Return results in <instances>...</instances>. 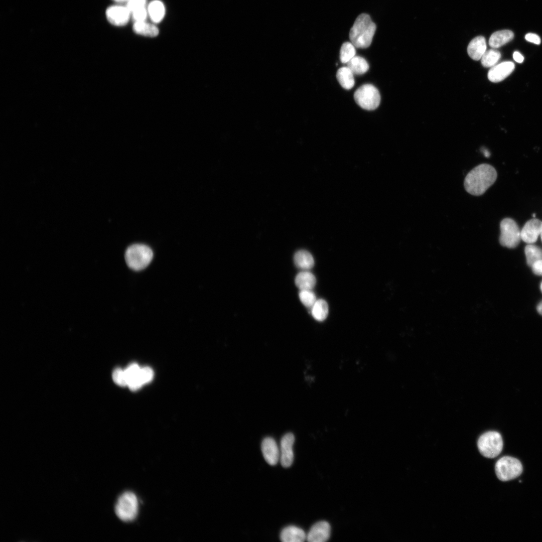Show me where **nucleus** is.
I'll list each match as a JSON object with an SVG mask.
<instances>
[{
	"mask_svg": "<svg viewBox=\"0 0 542 542\" xmlns=\"http://www.w3.org/2000/svg\"><path fill=\"white\" fill-rule=\"evenodd\" d=\"M497 176L493 167L487 164H480L466 175L464 183L465 189L471 195H481L495 182Z\"/></svg>",
	"mask_w": 542,
	"mask_h": 542,
	"instance_id": "obj_1",
	"label": "nucleus"
},
{
	"mask_svg": "<svg viewBox=\"0 0 542 542\" xmlns=\"http://www.w3.org/2000/svg\"><path fill=\"white\" fill-rule=\"evenodd\" d=\"M376 28L375 24L368 15L360 14L356 19L350 30L351 42L356 48L368 47L372 42Z\"/></svg>",
	"mask_w": 542,
	"mask_h": 542,
	"instance_id": "obj_2",
	"label": "nucleus"
},
{
	"mask_svg": "<svg viewBox=\"0 0 542 542\" xmlns=\"http://www.w3.org/2000/svg\"><path fill=\"white\" fill-rule=\"evenodd\" d=\"M153 253L148 246L142 244H134L129 246L125 251V259L127 265L135 270L146 268L151 261Z\"/></svg>",
	"mask_w": 542,
	"mask_h": 542,
	"instance_id": "obj_3",
	"label": "nucleus"
},
{
	"mask_svg": "<svg viewBox=\"0 0 542 542\" xmlns=\"http://www.w3.org/2000/svg\"><path fill=\"white\" fill-rule=\"evenodd\" d=\"M477 447L483 456L488 458H495L502 450V437L497 432H487L479 437L477 441Z\"/></svg>",
	"mask_w": 542,
	"mask_h": 542,
	"instance_id": "obj_4",
	"label": "nucleus"
},
{
	"mask_svg": "<svg viewBox=\"0 0 542 542\" xmlns=\"http://www.w3.org/2000/svg\"><path fill=\"white\" fill-rule=\"evenodd\" d=\"M138 501L136 495L131 492H125L118 498L115 506L117 516L122 521L129 522L133 520L138 512Z\"/></svg>",
	"mask_w": 542,
	"mask_h": 542,
	"instance_id": "obj_5",
	"label": "nucleus"
},
{
	"mask_svg": "<svg viewBox=\"0 0 542 542\" xmlns=\"http://www.w3.org/2000/svg\"><path fill=\"white\" fill-rule=\"evenodd\" d=\"M522 466L517 459L504 456L500 458L495 465V472L497 478L502 481H507L520 476Z\"/></svg>",
	"mask_w": 542,
	"mask_h": 542,
	"instance_id": "obj_6",
	"label": "nucleus"
},
{
	"mask_svg": "<svg viewBox=\"0 0 542 542\" xmlns=\"http://www.w3.org/2000/svg\"><path fill=\"white\" fill-rule=\"evenodd\" d=\"M354 98L357 104L362 108L372 110L376 109L380 102V95L378 89L373 85L364 84L354 92Z\"/></svg>",
	"mask_w": 542,
	"mask_h": 542,
	"instance_id": "obj_7",
	"label": "nucleus"
},
{
	"mask_svg": "<svg viewBox=\"0 0 542 542\" xmlns=\"http://www.w3.org/2000/svg\"><path fill=\"white\" fill-rule=\"evenodd\" d=\"M499 242L501 245L513 248L519 243L520 231L516 222L511 218L503 219L500 224Z\"/></svg>",
	"mask_w": 542,
	"mask_h": 542,
	"instance_id": "obj_8",
	"label": "nucleus"
},
{
	"mask_svg": "<svg viewBox=\"0 0 542 542\" xmlns=\"http://www.w3.org/2000/svg\"><path fill=\"white\" fill-rule=\"evenodd\" d=\"M295 437L291 433L285 434L281 440L280 460L282 466L285 468L289 467L293 463L294 460L293 447Z\"/></svg>",
	"mask_w": 542,
	"mask_h": 542,
	"instance_id": "obj_9",
	"label": "nucleus"
},
{
	"mask_svg": "<svg viewBox=\"0 0 542 542\" xmlns=\"http://www.w3.org/2000/svg\"><path fill=\"white\" fill-rule=\"evenodd\" d=\"M105 14L110 24L116 26H122L128 23L131 13L126 6L115 5L108 7Z\"/></svg>",
	"mask_w": 542,
	"mask_h": 542,
	"instance_id": "obj_10",
	"label": "nucleus"
},
{
	"mask_svg": "<svg viewBox=\"0 0 542 542\" xmlns=\"http://www.w3.org/2000/svg\"><path fill=\"white\" fill-rule=\"evenodd\" d=\"M542 221L537 218L527 221L520 231L521 239L528 244L536 242L540 236Z\"/></svg>",
	"mask_w": 542,
	"mask_h": 542,
	"instance_id": "obj_11",
	"label": "nucleus"
},
{
	"mask_svg": "<svg viewBox=\"0 0 542 542\" xmlns=\"http://www.w3.org/2000/svg\"><path fill=\"white\" fill-rule=\"evenodd\" d=\"M330 525L328 522L319 521L312 526L306 539L309 542L326 541L330 537Z\"/></svg>",
	"mask_w": 542,
	"mask_h": 542,
	"instance_id": "obj_12",
	"label": "nucleus"
},
{
	"mask_svg": "<svg viewBox=\"0 0 542 542\" xmlns=\"http://www.w3.org/2000/svg\"><path fill=\"white\" fill-rule=\"evenodd\" d=\"M261 451L266 462L274 466L280 460V449L275 440L270 437L264 438L261 443Z\"/></svg>",
	"mask_w": 542,
	"mask_h": 542,
	"instance_id": "obj_13",
	"label": "nucleus"
},
{
	"mask_svg": "<svg viewBox=\"0 0 542 542\" xmlns=\"http://www.w3.org/2000/svg\"><path fill=\"white\" fill-rule=\"evenodd\" d=\"M514 64L511 61H504L492 67L489 70L488 79L494 83L500 82L507 77L514 70Z\"/></svg>",
	"mask_w": 542,
	"mask_h": 542,
	"instance_id": "obj_14",
	"label": "nucleus"
},
{
	"mask_svg": "<svg viewBox=\"0 0 542 542\" xmlns=\"http://www.w3.org/2000/svg\"><path fill=\"white\" fill-rule=\"evenodd\" d=\"M487 45L485 38L479 36L473 39L467 47V53L471 58L475 61L481 59L486 51Z\"/></svg>",
	"mask_w": 542,
	"mask_h": 542,
	"instance_id": "obj_15",
	"label": "nucleus"
},
{
	"mask_svg": "<svg viewBox=\"0 0 542 542\" xmlns=\"http://www.w3.org/2000/svg\"><path fill=\"white\" fill-rule=\"evenodd\" d=\"M306 537L307 535L302 529L293 525L285 527L280 534V539L283 542H302Z\"/></svg>",
	"mask_w": 542,
	"mask_h": 542,
	"instance_id": "obj_16",
	"label": "nucleus"
},
{
	"mask_svg": "<svg viewBox=\"0 0 542 542\" xmlns=\"http://www.w3.org/2000/svg\"><path fill=\"white\" fill-rule=\"evenodd\" d=\"M514 37L512 31L503 30L494 32L489 40V45L492 48H498L510 42Z\"/></svg>",
	"mask_w": 542,
	"mask_h": 542,
	"instance_id": "obj_17",
	"label": "nucleus"
},
{
	"mask_svg": "<svg viewBox=\"0 0 542 542\" xmlns=\"http://www.w3.org/2000/svg\"><path fill=\"white\" fill-rule=\"evenodd\" d=\"M296 266L303 270H308L314 265V259L312 254L307 250H300L294 256Z\"/></svg>",
	"mask_w": 542,
	"mask_h": 542,
	"instance_id": "obj_18",
	"label": "nucleus"
},
{
	"mask_svg": "<svg viewBox=\"0 0 542 542\" xmlns=\"http://www.w3.org/2000/svg\"><path fill=\"white\" fill-rule=\"evenodd\" d=\"M295 283L300 290H312L316 285V279L311 272L302 270L296 276Z\"/></svg>",
	"mask_w": 542,
	"mask_h": 542,
	"instance_id": "obj_19",
	"label": "nucleus"
},
{
	"mask_svg": "<svg viewBox=\"0 0 542 542\" xmlns=\"http://www.w3.org/2000/svg\"><path fill=\"white\" fill-rule=\"evenodd\" d=\"M336 77L341 86L345 89H350L354 85V74L347 66L340 68L337 70Z\"/></svg>",
	"mask_w": 542,
	"mask_h": 542,
	"instance_id": "obj_20",
	"label": "nucleus"
},
{
	"mask_svg": "<svg viewBox=\"0 0 542 542\" xmlns=\"http://www.w3.org/2000/svg\"><path fill=\"white\" fill-rule=\"evenodd\" d=\"M147 10L151 20L155 23H160L164 17L165 8L160 1L154 0L151 2Z\"/></svg>",
	"mask_w": 542,
	"mask_h": 542,
	"instance_id": "obj_21",
	"label": "nucleus"
},
{
	"mask_svg": "<svg viewBox=\"0 0 542 542\" xmlns=\"http://www.w3.org/2000/svg\"><path fill=\"white\" fill-rule=\"evenodd\" d=\"M132 29L137 34L150 37H156L159 33L158 28L155 25L145 21L134 22Z\"/></svg>",
	"mask_w": 542,
	"mask_h": 542,
	"instance_id": "obj_22",
	"label": "nucleus"
},
{
	"mask_svg": "<svg viewBox=\"0 0 542 542\" xmlns=\"http://www.w3.org/2000/svg\"><path fill=\"white\" fill-rule=\"evenodd\" d=\"M347 64V66L354 75L363 74L369 69V65L367 61L359 56H355Z\"/></svg>",
	"mask_w": 542,
	"mask_h": 542,
	"instance_id": "obj_23",
	"label": "nucleus"
},
{
	"mask_svg": "<svg viewBox=\"0 0 542 542\" xmlns=\"http://www.w3.org/2000/svg\"><path fill=\"white\" fill-rule=\"evenodd\" d=\"M311 308V314L315 320L323 321L326 319L329 312L328 305L326 301L317 300Z\"/></svg>",
	"mask_w": 542,
	"mask_h": 542,
	"instance_id": "obj_24",
	"label": "nucleus"
},
{
	"mask_svg": "<svg viewBox=\"0 0 542 542\" xmlns=\"http://www.w3.org/2000/svg\"><path fill=\"white\" fill-rule=\"evenodd\" d=\"M524 252L527 263L529 266L535 261L542 259V250L533 244H528L525 247Z\"/></svg>",
	"mask_w": 542,
	"mask_h": 542,
	"instance_id": "obj_25",
	"label": "nucleus"
},
{
	"mask_svg": "<svg viewBox=\"0 0 542 542\" xmlns=\"http://www.w3.org/2000/svg\"><path fill=\"white\" fill-rule=\"evenodd\" d=\"M501 58L500 52L495 49L486 51L481 58L482 66L486 68L492 67L496 65Z\"/></svg>",
	"mask_w": 542,
	"mask_h": 542,
	"instance_id": "obj_26",
	"label": "nucleus"
},
{
	"mask_svg": "<svg viewBox=\"0 0 542 542\" xmlns=\"http://www.w3.org/2000/svg\"><path fill=\"white\" fill-rule=\"evenodd\" d=\"M355 47L351 42H346L341 46L340 51V60L343 63H347L356 54Z\"/></svg>",
	"mask_w": 542,
	"mask_h": 542,
	"instance_id": "obj_27",
	"label": "nucleus"
},
{
	"mask_svg": "<svg viewBox=\"0 0 542 542\" xmlns=\"http://www.w3.org/2000/svg\"><path fill=\"white\" fill-rule=\"evenodd\" d=\"M299 297L302 304L308 308H312L317 300L315 294L311 290H300Z\"/></svg>",
	"mask_w": 542,
	"mask_h": 542,
	"instance_id": "obj_28",
	"label": "nucleus"
},
{
	"mask_svg": "<svg viewBox=\"0 0 542 542\" xmlns=\"http://www.w3.org/2000/svg\"><path fill=\"white\" fill-rule=\"evenodd\" d=\"M112 379L114 382L120 386L127 385V380L124 369L117 368L112 373Z\"/></svg>",
	"mask_w": 542,
	"mask_h": 542,
	"instance_id": "obj_29",
	"label": "nucleus"
},
{
	"mask_svg": "<svg viewBox=\"0 0 542 542\" xmlns=\"http://www.w3.org/2000/svg\"><path fill=\"white\" fill-rule=\"evenodd\" d=\"M141 368L136 363H132L124 369L127 384L130 381L140 377Z\"/></svg>",
	"mask_w": 542,
	"mask_h": 542,
	"instance_id": "obj_30",
	"label": "nucleus"
},
{
	"mask_svg": "<svg viewBox=\"0 0 542 542\" xmlns=\"http://www.w3.org/2000/svg\"><path fill=\"white\" fill-rule=\"evenodd\" d=\"M153 371L149 367L141 368L140 377L143 384L150 382L153 377Z\"/></svg>",
	"mask_w": 542,
	"mask_h": 542,
	"instance_id": "obj_31",
	"label": "nucleus"
},
{
	"mask_svg": "<svg viewBox=\"0 0 542 542\" xmlns=\"http://www.w3.org/2000/svg\"><path fill=\"white\" fill-rule=\"evenodd\" d=\"M148 14V10L143 7L133 11L131 13V15L134 22H137L145 21Z\"/></svg>",
	"mask_w": 542,
	"mask_h": 542,
	"instance_id": "obj_32",
	"label": "nucleus"
},
{
	"mask_svg": "<svg viewBox=\"0 0 542 542\" xmlns=\"http://www.w3.org/2000/svg\"><path fill=\"white\" fill-rule=\"evenodd\" d=\"M147 0H129L126 7L130 13L138 9L145 7Z\"/></svg>",
	"mask_w": 542,
	"mask_h": 542,
	"instance_id": "obj_33",
	"label": "nucleus"
},
{
	"mask_svg": "<svg viewBox=\"0 0 542 542\" xmlns=\"http://www.w3.org/2000/svg\"><path fill=\"white\" fill-rule=\"evenodd\" d=\"M525 40L529 42L539 45L541 42L540 37L536 34L531 33H527L525 36Z\"/></svg>",
	"mask_w": 542,
	"mask_h": 542,
	"instance_id": "obj_34",
	"label": "nucleus"
},
{
	"mask_svg": "<svg viewBox=\"0 0 542 542\" xmlns=\"http://www.w3.org/2000/svg\"><path fill=\"white\" fill-rule=\"evenodd\" d=\"M531 267L534 274L542 276V259L534 262Z\"/></svg>",
	"mask_w": 542,
	"mask_h": 542,
	"instance_id": "obj_35",
	"label": "nucleus"
},
{
	"mask_svg": "<svg viewBox=\"0 0 542 542\" xmlns=\"http://www.w3.org/2000/svg\"><path fill=\"white\" fill-rule=\"evenodd\" d=\"M513 58L516 62L519 63L523 62L524 60L523 56L518 51H515L513 53Z\"/></svg>",
	"mask_w": 542,
	"mask_h": 542,
	"instance_id": "obj_36",
	"label": "nucleus"
},
{
	"mask_svg": "<svg viewBox=\"0 0 542 542\" xmlns=\"http://www.w3.org/2000/svg\"><path fill=\"white\" fill-rule=\"evenodd\" d=\"M537 312L542 315V301L537 306Z\"/></svg>",
	"mask_w": 542,
	"mask_h": 542,
	"instance_id": "obj_37",
	"label": "nucleus"
},
{
	"mask_svg": "<svg viewBox=\"0 0 542 542\" xmlns=\"http://www.w3.org/2000/svg\"><path fill=\"white\" fill-rule=\"evenodd\" d=\"M482 152L486 157H488L490 155L489 152L485 148H482Z\"/></svg>",
	"mask_w": 542,
	"mask_h": 542,
	"instance_id": "obj_38",
	"label": "nucleus"
},
{
	"mask_svg": "<svg viewBox=\"0 0 542 542\" xmlns=\"http://www.w3.org/2000/svg\"><path fill=\"white\" fill-rule=\"evenodd\" d=\"M113 1L117 3L128 2L129 0H113Z\"/></svg>",
	"mask_w": 542,
	"mask_h": 542,
	"instance_id": "obj_39",
	"label": "nucleus"
},
{
	"mask_svg": "<svg viewBox=\"0 0 542 542\" xmlns=\"http://www.w3.org/2000/svg\"><path fill=\"white\" fill-rule=\"evenodd\" d=\"M540 236L541 240V241H542V224H541V231H540Z\"/></svg>",
	"mask_w": 542,
	"mask_h": 542,
	"instance_id": "obj_40",
	"label": "nucleus"
},
{
	"mask_svg": "<svg viewBox=\"0 0 542 542\" xmlns=\"http://www.w3.org/2000/svg\"><path fill=\"white\" fill-rule=\"evenodd\" d=\"M540 290H541V292H542V282H541V284H540Z\"/></svg>",
	"mask_w": 542,
	"mask_h": 542,
	"instance_id": "obj_41",
	"label": "nucleus"
}]
</instances>
